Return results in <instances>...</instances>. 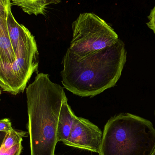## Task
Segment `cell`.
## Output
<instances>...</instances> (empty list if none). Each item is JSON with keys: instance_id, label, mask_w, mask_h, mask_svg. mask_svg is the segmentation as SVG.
Masks as SVG:
<instances>
[{"instance_id": "2", "label": "cell", "mask_w": 155, "mask_h": 155, "mask_svg": "<svg viewBox=\"0 0 155 155\" xmlns=\"http://www.w3.org/2000/svg\"><path fill=\"white\" fill-rule=\"evenodd\" d=\"M31 155H55L58 119L67 99L63 87L46 74H37L26 89Z\"/></svg>"}, {"instance_id": "15", "label": "cell", "mask_w": 155, "mask_h": 155, "mask_svg": "<svg viewBox=\"0 0 155 155\" xmlns=\"http://www.w3.org/2000/svg\"><path fill=\"white\" fill-rule=\"evenodd\" d=\"M48 5L50 4H58L61 2V0H47Z\"/></svg>"}, {"instance_id": "16", "label": "cell", "mask_w": 155, "mask_h": 155, "mask_svg": "<svg viewBox=\"0 0 155 155\" xmlns=\"http://www.w3.org/2000/svg\"><path fill=\"white\" fill-rule=\"evenodd\" d=\"M152 155H155V148L154 149V151L153 152V154H152Z\"/></svg>"}, {"instance_id": "5", "label": "cell", "mask_w": 155, "mask_h": 155, "mask_svg": "<svg viewBox=\"0 0 155 155\" xmlns=\"http://www.w3.org/2000/svg\"><path fill=\"white\" fill-rule=\"evenodd\" d=\"M16 60L9 37L6 19L0 17V87L5 92L19 94L13 67Z\"/></svg>"}, {"instance_id": "6", "label": "cell", "mask_w": 155, "mask_h": 155, "mask_svg": "<svg viewBox=\"0 0 155 155\" xmlns=\"http://www.w3.org/2000/svg\"><path fill=\"white\" fill-rule=\"evenodd\" d=\"M103 133L90 121L75 117L71 134L64 144L78 149L98 153Z\"/></svg>"}, {"instance_id": "13", "label": "cell", "mask_w": 155, "mask_h": 155, "mask_svg": "<svg viewBox=\"0 0 155 155\" xmlns=\"http://www.w3.org/2000/svg\"><path fill=\"white\" fill-rule=\"evenodd\" d=\"M148 19L149 21L147 23V25L155 34V5L154 7L151 10Z\"/></svg>"}, {"instance_id": "11", "label": "cell", "mask_w": 155, "mask_h": 155, "mask_svg": "<svg viewBox=\"0 0 155 155\" xmlns=\"http://www.w3.org/2000/svg\"><path fill=\"white\" fill-rule=\"evenodd\" d=\"M11 6V0H0V17L6 19L8 9Z\"/></svg>"}, {"instance_id": "3", "label": "cell", "mask_w": 155, "mask_h": 155, "mask_svg": "<svg viewBox=\"0 0 155 155\" xmlns=\"http://www.w3.org/2000/svg\"><path fill=\"white\" fill-rule=\"evenodd\" d=\"M155 129L149 120L126 113L111 117L105 125L99 155H152Z\"/></svg>"}, {"instance_id": "10", "label": "cell", "mask_w": 155, "mask_h": 155, "mask_svg": "<svg viewBox=\"0 0 155 155\" xmlns=\"http://www.w3.org/2000/svg\"><path fill=\"white\" fill-rule=\"evenodd\" d=\"M22 148V142L15 145L8 150H4L1 148L0 149V155H21Z\"/></svg>"}, {"instance_id": "4", "label": "cell", "mask_w": 155, "mask_h": 155, "mask_svg": "<svg viewBox=\"0 0 155 155\" xmlns=\"http://www.w3.org/2000/svg\"><path fill=\"white\" fill-rule=\"evenodd\" d=\"M72 31V39L67 51L78 57L112 46L119 39L114 29L93 13L80 14L73 22Z\"/></svg>"}, {"instance_id": "1", "label": "cell", "mask_w": 155, "mask_h": 155, "mask_svg": "<svg viewBox=\"0 0 155 155\" xmlns=\"http://www.w3.org/2000/svg\"><path fill=\"white\" fill-rule=\"evenodd\" d=\"M126 59L125 45L120 39L112 46L84 57L67 50L63 59L62 84L76 95L95 96L115 85Z\"/></svg>"}, {"instance_id": "8", "label": "cell", "mask_w": 155, "mask_h": 155, "mask_svg": "<svg viewBox=\"0 0 155 155\" xmlns=\"http://www.w3.org/2000/svg\"><path fill=\"white\" fill-rule=\"evenodd\" d=\"M13 4L21 7L29 15H44L48 5L47 0H11Z\"/></svg>"}, {"instance_id": "7", "label": "cell", "mask_w": 155, "mask_h": 155, "mask_svg": "<svg viewBox=\"0 0 155 155\" xmlns=\"http://www.w3.org/2000/svg\"><path fill=\"white\" fill-rule=\"evenodd\" d=\"M76 116L68 104V99L64 101L61 107L58 119V142L64 143L68 140L74 123Z\"/></svg>"}, {"instance_id": "9", "label": "cell", "mask_w": 155, "mask_h": 155, "mask_svg": "<svg viewBox=\"0 0 155 155\" xmlns=\"http://www.w3.org/2000/svg\"><path fill=\"white\" fill-rule=\"evenodd\" d=\"M27 134L26 132L16 131L13 128L7 132L2 148L4 150H8L15 145L21 143L23 137H26Z\"/></svg>"}, {"instance_id": "12", "label": "cell", "mask_w": 155, "mask_h": 155, "mask_svg": "<svg viewBox=\"0 0 155 155\" xmlns=\"http://www.w3.org/2000/svg\"><path fill=\"white\" fill-rule=\"evenodd\" d=\"M12 129L10 119L4 118L0 120V132H8Z\"/></svg>"}, {"instance_id": "17", "label": "cell", "mask_w": 155, "mask_h": 155, "mask_svg": "<svg viewBox=\"0 0 155 155\" xmlns=\"http://www.w3.org/2000/svg\"><path fill=\"white\" fill-rule=\"evenodd\" d=\"M1 89H0V96H1Z\"/></svg>"}, {"instance_id": "14", "label": "cell", "mask_w": 155, "mask_h": 155, "mask_svg": "<svg viewBox=\"0 0 155 155\" xmlns=\"http://www.w3.org/2000/svg\"><path fill=\"white\" fill-rule=\"evenodd\" d=\"M6 134L7 132H0V149L2 148Z\"/></svg>"}]
</instances>
